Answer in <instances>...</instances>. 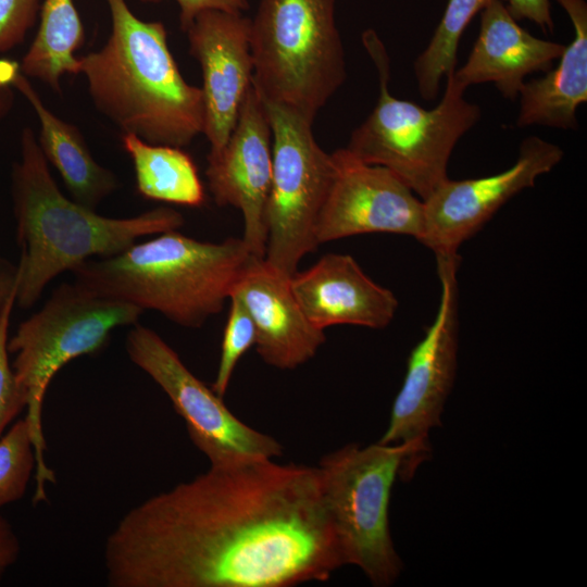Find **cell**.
<instances>
[{
  "mask_svg": "<svg viewBox=\"0 0 587 587\" xmlns=\"http://www.w3.org/2000/svg\"><path fill=\"white\" fill-rule=\"evenodd\" d=\"M110 587H292L345 565L316 466H210L129 509L108 535Z\"/></svg>",
  "mask_w": 587,
  "mask_h": 587,
  "instance_id": "cell-1",
  "label": "cell"
},
{
  "mask_svg": "<svg viewBox=\"0 0 587 587\" xmlns=\"http://www.w3.org/2000/svg\"><path fill=\"white\" fill-rule=\"evenodd\" d=\"M12 199L21 257L15 303L27 309L46 286L85 261L117 254L143 236L178 229L183 215L159 207L130 217H108L65 197L52 177L34 130L25 127L12 171Z\"/></svg>",
  "mask_w": 587,
  "mask_h": 587,
  "instance_id": "cell-2",
  "label": "cell"
},
{
  "mask_svg": "<svg viewBox=\"0 0 587 587\" xmlns=\"http://www.w3.org/2000/svg\"><path fill=\"white\" fill-rule=\"evenodd\" d=\"M107 3V43L78 59L92 102L124 134L151 145H190L203 134L202 89L184 79L161 22L138 18L125 0Z\"/></svg>",
  "mask_w": 587,
  "mask_h": 587,
  "instance_id": "cell-3",
  "label": "cell"
},
{
  "mask_svg": "<svg viewBox=\"0 0 587 587\" xmlns=\"http://www.w3.org/2000/svg\"><path fill=\"white\" fill-rule=\"evenodd\" d=\"M251 257L242 238L210 242L172 229L117 254L89 259L72 273L98 296L200 328L222 311Z\"/></svg>",
  "mask_w": 587,
  "mask_h": 587,
  "instance_id": "cell-4",
  "label": "cell"
},
{
  "mask_svg": "<svg viewBox=\"0 0 587 587\" xmlns=\"http://www.w3.org/2000/svg\"><path fill=\"white\" fill-rule=\"evenodd\" d=\"M362 41L378 73L379 95L346 149L364 163L388 168L425 200L449 178L452 151L479 121L480 108L464 98L466 88L455 80L453 71L446 76L444 96L433 109L394 97L388 89L390 61L382 40L367 29Z\"/></svg>",
  "mask_w": 587,
  "mask_h": 587,
  "instance_id": "cell-5",
  "label": "cell"
},
{
  "mask_svg": "<svg viewBox=\"0 0 587 587\" xmlns=\"http://www.w3.org/2000/svg\"><path fill=\"white\" fill-rule=\"evenodd\" d=\"M138 307L98 296L82 285L62 283L40 310L23 321L9 338L16 379L26 396V416L36 455L33 504L48 501L47 486L57 477L46 462L42 409L47 390L72 360L104 349L112 332L138 323Z\"/></svg>",
  "mask_w": 587,
  "mask_h": 587,
  "instance_id": "cell-6",
  "label": "cell"
},
{
  "mask_svg": "<svg viewBox=\"0 0 587 587\" xmlns=\"http://www.w3.org/2000/svg\"><path fill=\"white\" fill-rule=\"evenodd\" d=\"M429 452L412 444H348L316 466L344 563L358 566L374 586L391 585L402 570L389 528L394 483L410 480Z\"/></svg>",
  "mask_w": 587,
  "mask_h": 587,
  "instance_id": "cell-7",
  "label": "cell"
},
{
  "mask_svg": "<svg viewBox=\"0 0 587 587\" xmlns=\"http://www.w3.org/2000/svg\"><path fill=\"white\" fill-rule=\"evenodd\" d=\"M250 45L259 95L311 121L346 80L336 0H260Z\"/></svg>",
  "mask_w": 587,
  "mask_h": 587,
  "instance_id": "cell-8",
  "label": "cell"
},
{
  "mask_svg": "<svg viewBox=\"0 0 587 587\" xmlns=\"http://www.w3.org/2000/svg\"><path fill=\"white\" fill-rule=\"evenodd\" d=\"M261 99L272 130L264 260L292 276L301 259L319 246L316 225L333 183L334 162L315 140L313 121Z\"/></svg>",
  "mask_w": 587,
  "mask_h": 587,
  "instance_id": "cell-9",
  "label": "cell"
},
{
  "mask_svg": "<svg viewBox=\"0 0 587 587\" xmlns=\"http://www.w3.org/2000/svg\"><path fill=\"white\" fill-rule=\"evenodd\" d=\"M130 361L165 392L185 421L188 436L209 460L223 466L283 454L280 444L240 421L211 387L200 380L153 329L133 325L125 339Z\"/></svg>",
  "mask_w": 587,
  "mask_h": 587,
  "instance_id": "cell-10",
  "label": "cell"
},
{
  "mask_svg": "<svg viewBox=\"0 0 587 587\" xmlns=\"http://www.w3.org/2000/svg\"><path fill=\"white\" fill-rule=\"evenodd\" d=\"M440 297L434 321L408 359L386 432L378 442L412 444L430 449L429 430L440 417L453 386L459 335L458 268L460 255L436 258Z\"/></svg>",
  "mask_w": 587,
  "mask_h": 587,
  "instance_id": "cell-11",
  "label": "cell"
},
{
  "mask_svg": "<svg viewBox=\"0 0 587 587\" xmlns=\"http://www.w3.org/2000/svg\"><path fill=\"white\" fill-rule=\"evenodd\" d=\"M558 145L538 136L526 137L509 168L486 177L446 179L425 200L424 232L420 242L436 258L458 257L474 236L510 199L535 185L563 159Z\"/></svg>",
  "mask_w": 587,
  "mask_h": 587,
  "instance_id": "cell-12",
  "label": "cell"
},
{
  "mask_svg": "<svg viewBox=\"0 0 587 587\" xmlns=\"http://www.w3.org/2000/svg\"><path fill=\"white\" fill-rule=\"evenodd\" d=\"M334 178L317 225L319 245L363 234L405 235L421 241L424 205L396 174L346 148L332 153Z\"/></svg>",
  "mask_w": 587,
  "mask_h": 587,
  "instance_id": "cell-13",
  "label": "cell"
},
{
  "mask_svg": "<svg viewBox=\"0 0 587 587\" xmlns=\"http://www.w3.org/2000/svg\"><path fill=\"white\" fill-rule=\"evenodd\" d=\"M205 176L214 202L241 212V238L251 254L264 258L265 208L272 179V130L253 83L226 145L218 152L208 154Z\"/></svg>",
  "mask_w": 587,
  "mask_h": 587,
  "instance_id": "cell-14",
  "label": "cell"
},
{
  "mask_svg": "<svg viewBox=\"0 0 587 587\" xmlns=\"http://www.w3.org/2000/svg\"><path fill=\"white\" fill-rule=\"evenodd\" d=\"M251 18L242 13L207 10L186 28L189 52L202 71L203 134L218 152L235 128L252 85Z\"/></svg>",
  "mask_w": 587,
  "mask_h": 587,
  "instance_id": "cell-15",
  "label": "cell"
},
{
  "mask_svg": "<svg viewBox=\"0 0 587 587\" xmlns=\"http://www.w3.org/2000/svg\"><path fill=\"white\" fill-rule=\"evenodd\" d=\"M290 277L264 258L252 255L230 294L252 319L257 352L267 365L280 370L304 364L326 340L324 330L313 326L304 315L292 292Z\"/></svg>",
  "mask_w": 587,
  "mask_h": 587,
  "instance_id": "cell-16",
  "label": "cell"
},
{
  "mask_svg": "<svg viewBox=\"0 0 587 587\" xmlns=\"http://www.w3.org/2000/svg\"><path fill=\"white\" fill-rule=\"evenodd\" d=\"M290 285L309 322L322 330L341 324L385 328L399 304L394 292L371 279L349 254L323 255L297 271Z\"/></svg>",
  "mask_w": 587,
  "mask_h": 587,
  "instance_id": "cell-17",
  "label": "cell"
},
{
  "mask_svg": "<svg viewBox=\"0 0 587 587\" xmlns=\"http://www.w3.org/2000/svg\"><path fill=\"white\" fill-rule=\"evenodd\" d=\"M565 46L541 39L521 27L501 0H494L480 11L477 39L465 64L453 71L464 88L492 83L509 100H515L525 77L548 72Z\"/></svg>",
  "mask_w": 587,
  "mask_h": 587,
  "instance_id": "cell-18",
  "label": "cell"
},
{
  "mask_svg": "<svg viewBox=\"0 0 587 587\" xmlns=\"http://www.w3.org/2000/svg\"><path fill=\"white\" fill-rule=\"evenodd\" d=\"M555 1L572 23L573 38L555 68L524 82L519 93L517 127L540 125L576 129L577 108L587 101V3L585 0Z\"/></svg>",
  "mask_w": 587,
  "mask_h": 587,
  "instance_id": "cell-19",
  "label": "cell"
},
{
  "mask_svg": "<svg viewBox=\"0 0 587 587\" xmlns=\"http://www.w3.org/2000/svg\"><path fill=\"white\" fill-rule=\"evenodd\" d=\"M12 87L25 97L37 115L40 124L37 140L47 162L58 170L73 200L95 210L116 190V176L93 159L75 125L64 122L47 109L21 71L14 76Z\"/></svg>",
  "mask_w": 587,
  "mask_h": 587,
  "instance_id": "cell-20",
  "label": "cell"
},
{
  "mask_svg": "<svg viewBox=\"0 0 587 587\" xmlns=\"http://www.w3.org/2000/svg\"><path fill=\"white\" fill-rule=\"evenodd\" d=\"M122 143L133 161L138 192L146 199L199 208L204 188L191 157L182 148L151 145L123 134Z\"/></svg>",
  "mask_w": 587,
  "mask_h": 587,
  "instance_id": "cell-21",
  "label": "cell"
},
{
  "mask_svg": "<svg viewBox=\"0 0 587 587\" xmlns=\"http://www.w3.org/2000/svg\"><path fill=\"white\" fill-rule=\"evenodd\" d=\"M85 40L82 21L74 0H45L38 32L25 53L20 71L38 78L55 92L61 91L63 74H78L75 51Z\"/></svg>",
  "mask_w": 587,
  "mask_h": 587,
  "instance_id": "cell-22",
  "label": "cell"
},
{
  "mask_svg": "<svg viewBox=\"0 0 587 587\" xmlns=\"http://www.w3.org/2000/svg\"><path fill=\"white\" fill-rule=\"evenodd\" d=\"M494 0H448L442 17L428 45L414 61L421 97L427 101L439 92L442 78L457 65L460 39L473 17Z\"/></svg>",
  "mask_w": 587,
  "mask_h": 587,
  "instance_id": "cell-23",
  "label": "cell"
},
{
  "mask_svg": "<svg viewBox=\"0 0 587 587\" xmlns=\"http://www.w3.org/2000/svg\"><path fill=\"white\" fill-rule=\"evenodd\" d=\"M35 471V449L24 417L0 437V508L24 497Z\"/></svg>",
  "mask_w": 587,
  "mask_h": 587,
  "instance_id": "cell-24",
  "label": "cell"
},
{
  "mask_svg": "<svg viewBox=\"0 0 587 587\" xmlns=\"http://www.w3.org/2000/svg\"><path fill=\"white\" fill-rule=\"evenodd\" d=\"M229 302L218 366L211 385L220 397L225 396L236 365L257 340L254 324L243 304L236 297H230Z\"/></svg>",
  "mask_w": 587,
  "mask_h": 587,
  "instance_id": "cell-25",
  "label": "cell"
},
{
  "mask_svg": "<svg viewBox=\"0 0 587 587\" xmlns=\"http://www.w3.org/2000/svg\"><path fill=\"white\" fill-rule=\"evenodd\" d=\"M15 304L12 299L0 320V437L14 419L26 409V396L17 383L9 359V325Z\"/></svg>",
  "mask_w": 587,
  "mask_h": 587,
  "instance_id": "cell-26",
  "label": "cell"
},
{
  "mask_svg": "<svg viewBox=\"0 0 587 587\" xmlns=\"http://www.w3.org/2000/svg\"><path fill=\"white\" fill-rule=\"evenodd\" d=\"M38 0H0V52L21 43L34 25Z\"/></svg>",
  "mask_w": 587,
  "mask_h": 587,
  "instance_id": "cell-27",
  "label": "cell"
},
{
  "mask_svg": "<svg viewBox=\"0 0 587 587\" xmlns=\"http://www.w3.org/2000/svg\"><path fill=\"white\" fill-rule=\"evenodd\" d=\"M158 2L160 0H142ZM179 7V24L183 32L193 18L207 10H218L229 13H242L249 8L250 0H175Z\"/></svg>",
  "mask_w": 587,
  "mask_h": 587,
  "instance_id": "cell-28",
  "label": "cell"
},
{
  "mask_svg": "<svg viewBox=\"0 0 587 587\" xmlns=\"http://www.w3.org/2000/svg\"><path fill=\"white\" fill-rule=\"evenodd\" d=\"M515 21L529 20L545 30H553L550 0H501Z\"/></svg>",
  "mask_w": 587,
  "mask_h": 587,
  "instance_id": "cell-29",
  "label": "cell"
},
{
  "mask_svg": "<svg viewBox=\"0 0 587 587\" xmlns=\"http://www.w3.org/2000/svg\"><path fill=\"white\" fill-rule=\"evenodd\" d=\"M21 553V542L12 524L0 514V582L16 563Z\"/></svg>",
  "mask_w": 587,
  "mask_h": 587,
  "instance_id": "cell-30",
  "label": "cell"
},
{
  "mask_svg": "<svg viewBox=\"0 0 587 587\" xmlns=\"http://www.w3.org/2000/svg\"><path fill=\"white\" fill-rule=\"evenodd\" d=\"M17 277V264L0 255V320L8 303L16 297Z\"/></svg>",
  "mask_w": 587,
  "mask_h": 587,
  "instance_id": "cell-31",
  "label": "cell"
},
{
  "mask_svg": "<svg viewBox=\"0 0 587 587\" xmlns=\"http://www.w3.org/2000/svg\"><path fill=\"white\" fill-rule=\"evenodd\" d=\"M18 71L20 66L16 62L0 60V118L13 105L12 80Z\"/></svg>",
  "mask_w": 587,
  "mask_h": 587,
  "instance_id": "cell-32",
  "label": "cell"
}]
</instances>
